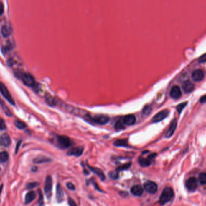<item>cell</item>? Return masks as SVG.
<instances>
[{"label": "cell", "instance_id": "6da1fadb", "mask_svg": "<svg viewBox=\"0 0 206 206\" xmlns=\"http://www.w3.org/2000/svg\"><path fill=\"white\" fill-rule=\"evenodd\" d=\"M174 191L171 188H169V187L165 188L163 190L162 193L160 195V197L159 199L160 204L161 205H163L169 202L174 197Z\"/></svg>", "mask_w": 206, "mask_h": 206}, {"label": "cell", "instance_id": "7a4b0ae2", "mask_svg": "<svg viewBox=\"0 0 206 206\" xmlns=\"http://www.w3.org/2000/svg\"><path fill=\"white\" fill-rule=\"evenodd\" d=\"M0 93H1V94L3 95V97L11 105H15V102L13 100V98L11 96L10 93L9 92L7 87L6 85L3 84L2 82H0Z\"/></svg>", "mask_w": 206, "mask_h": 206}, {"label": "cell", "instance_id": "3957f363", "mask_svg": "<svg viewBox=\"0 0 206 206\" xmlns=\"http://www.w3.org/2000/svg\"><path fill=\"white\" fill-rule=\"evenodd\" d=\"M57 143L60 147L66 149L71 146V141L69 137L64 135L57 137Z\"/></svg>", "mask_w": 206, "mask_h": 206}, {"label": "cell", "instance_id": "277c9868", "mask_svg": "<svg viewBox=\"0 0 206 206\" xmlns=\"http://www.w3.org/2000/svg\"><path fill=\"white\" fill-rule=\"evenodd\" d=\"M52 178L50 176H48L46 178L45 187H44L45 194L48 199H50L52 195Z\"/></svg>", "mask_w": 206, "mask_h": 206}, {"label": "cell", "instance_id": "5b68a950", "mask_svg": "<svg viewBox=\"0 0 206 206\" xmlns=\"http://www.w3.org/2000/svg\"><path fill=\"white\" fill-rule=\"evenodd\" d=\"M21 79L23 83L29 87H33L35 84V80L34 77L29 73H23L21 75Z\"/></svg>", "mask_w": 206, "mask_h": 206}, {"label": "cell", "instance_id": "8992f818", "mask_svg": "<svg viewBox=\"0 0 206 206\" xmlns=\"http://www.w3.org/2000/svg\"><path fill=\"white\" fill-rule=\"evenodd\" d=\"M145 190L149 194H154L157 192L158 187L156 183L151 181H147L144 185Z\"/></svg>", "mask_w": 206, "mask_h": 206}, {"label": "cell", "instance_id": "52a82bcc", "mask_svg": "<svg viewBox=\"0 0 206 206\" xmlns=\"http://www.w3.org/2000/svg\"><path fill=\"white\" fill-rule=\"evenodd\" d=\"M169 111L167 110H163L161 111L160 112H159V113H157L153 119V122L154 123H157L159 121H161V120H164L165 118H167L168 115H169Z\"/></svg>", "mask_w": 206, "mask_h": 206}, {"label": "cell", "instance_id": "ba28073f", "mask_svg": "<svg viewBox=\"0 0 206 206\" xmlns=\"http://www.w3.org/2000/svg\"><path fill=\"white\" fill-rule=\"evenodd\" d=\"M93 121L100 125H105L109 121V117L106 115H97L93 118Z\"/></svg>", "mask_w": 206, "mask_h": 206}, {"label": "cell", "instance_id": "9c48e42d", "mask_svg": "<svg viewBox=\"0 0 206 206\" xmlns=\"http://www.w3.org/2000/svg\"><path fill=\"white\" fill-rule=\"evenodd\" d=\"M186 187L190 191H195L198 187L197 180L195 178L192 177L189 178L186 181Z\"/></svg>", "mask_w": 206, "mask_h": 206}, {"label": "cell", "instance_id": "30bf717a", "mask_svg": "<svg viewBox=\"0 0 206 206\" xmlns=\"http://www.w3.org/2000/svg\"><path fill=\"white\" fill-rule=\"evenodd\" d=\"M171 97L174 99H179L182 96V91L179 87L174 86L170 92Z\"/></svg>", "mask_w": 206, "mask_h": 206}, {"label": "cell", "instance_id": "8fae6325", "mask_svg": "<svg viewBox=\"0 0 206 206\" xmlns=\"http://www.w3.org/2000/svg\"><path fill=\"white\" fill-rule=\"evenodd\" d=\"M83 150L84 149L83 147H76L69 150L67 153V155L70 156L79 157L83 154Z\"/></svg>", "mask_w": 206, "mask_h": 206}, {"label": "cell", "instance_id": "7c38bea8", "mask_svg": "<svg viewBox=\"0 0 206 206\" xmlns=\"http://www.w3.org/2000/svg\"><path fill=\"white\" fill-rule=\"evenodd\" d=\"M204 77V73L201 70H196L192 74V78L194 81L200 82Z\"/></svg>", "mask_w": 206, "mask_h": 206}, {"label": "cell", "instance_id": "4fadbf2b", "mask_svg": "<svg viewBox=\"0 0 206 206\" xmlns=\"http://www.w3.org/2000/svg\"><path fill=\"white\" fill-rule=\"evenodd\" d=\"M182 88H183V91L186 93H191L192 91H194V90L195 88V86L190 81L186 80V81L184 82V83L183 84Z\"/></svg>", "mask_w": 206, "mask_h": 206}, {"label": "cell", "instance_id": "5bb4252c", "mask_svg": "<svg viewBox=\"0 0 206 206\" xmlns=\"http://www.w3.org/2000/svg\"><path fill=\"white\" fill-rule=\"evenodd\" d=\"M10 138L7 134L4 133L0 137V144L1 145L7 147L10 145Z\"/></svg>", "mask_w": 206, "mask_h": 206}, {"label": "cell", "instance_id": "9a60e30c", "mask_svg": "<svg viewBox=\"0 0 206 206\" xmlns=\"http://www.w3.org/2000/svg\"><path fill=\"white\" fill-rule=\"evenodd\" d=\"M177 126V120L175 119L172 121L169 129L166 132L165 137H167V138H169V137H171L174 134V132H175V131L176 129Z\"/></svg>", "mask_w": 206, "mask_h": 206}, {"label": "cell", "instance_id": "2e32d148", "mask_svg": "<svg viewBox=\"0 0 206 206\" xmlns=\"http://www.w3.org/2000/svg\"><path fill=\"white\" fill-rule=\"evenodd\" d=\"M131 192L134 196L140 197L143 194L144 189L140 185H135L131 187Z\"/></svg>", "mask_w": 206, "mask_h": 206}, {"label": "cell", "instance_id": "e0dca14e", "mask_svg": "<svg viewBox=\"0 0 206 206\" xmlns=\"http://www.w3.org/2000/svg\"><path fill=\"white\" fill-rule=\"evenodd\" d=\"M122 121L125 125H127L128 126L133 125L136 122V117L134 115H132V114L127 115L123 117Z\"/></svg>", "mask_w": 206, "mask_h": 206}, {"label": "cell", "instance_id": "ac0fdd59", "mask_svg": "<svg viewBox=\"0 0 206 206\" xmlns=\"http://www.w3.org/2000/svg\"><path fill=\"white\" fill-rule=\"evenodd\" d=\"M63 191L60 184H57L56 187V199L58 202H62L63 198Z\"/></svg>", "mask_w": 206, "mask_h": 206}, {"label": "cell", "instance_id": "d6986e66", "mask_svg": "<svg viewBox=\"0 0 206 206\" xmlns=\"http://www.w3.org/2000/svg\"><path fill=\"white\" fill-rule=\"evenodd\" d=\"M36 194L34 191H31L29 192V193L27 194L25 196V204L30 203L36 198Z\"/></svg>", "mask_w": 206, "mask_h": 206}, {"label": "cell", "instance_id": "ffe728a7", "mask_svg": "<svg viewBox=\"0 0 206 206\" xmlns=\"http://www.w3.org/2000/svg\"><path fill=\"white\" fill-rule=\"evenodd\" d=\"M12 32V30L8 25H4L1 29V34L3 36L7 38L9 36Z\"/></svg>", "mask_w": 206, "mask_h": 206}, {"label": "cell", "instance_id": "44dd1931", "mask_svg": "<svg viewBox=\"0 0 206 206\" xmlns=\"http://www.w3.org/2000/svg\"><path fill=\"white\" fill-rule=\"evenodd\" d=\"M88 167L90 168V169L94 172L95 174H97L98 176H99V177L101 178V179L103 181L105 180V175L103 173V172L98 168H93V167H90V166H88Z\"/></svg>", "mask_w": 206, "mask_h": 206}, {"label": "cell", "instance_id": "7402d4cb", "mask_svg": "<svg viewBox=\"0 0 206 206\" xmlns=\"http://www.w3.org/2000/svg\"><path fill=\"white\" fill-rule=\"evenodd\" d=\"M139 163L140 165L142 167H147L149 166L151 164V161L150 159L148 158H145L143 157H139L138 160Z\"/></svg>", "mask_w": 206, "mask_h": 206}, {"label": "cell", "instance_id": "603a6c76", "mask_svg": "<svg viewBox=\"0 0 206 206\" xmlns=\"http://www.w3.org/2000/svg\"><path fill=\"white\" fill-rule=\"evenodd\" d=\"M114 145L117 147H127L128 146L127 141L126 140H117L114 142Z\"/></svg>", "mask_w": 206, "mask_h": 206}, {"label": "cell", "instance_id": "cb8c5ba5", "mask_svg": "<svg viewBox=\"0 0 206 206\" xmlns=\"http://www.w3.org/2000/svg\"><path fill=\"white\" fill-rule=\"evenodd\" d=\"M9 159V154L6 151L0 153V163H5Z\"/></svg>", "mask_w": 206, "mask_h": 206}, {"label": "cell", "instance_id": "d4e9b609", "mask_svg": "<svg viewBox=\"0 0 206 206\" xmlns=\"http://www.w3.org/2000/svg\"><path fill=\"white\" fill-rule=\"evenodd\" d=\"M124 123H123V121L121 120H119L118 121H117L115 123V128L116 130H121V129H123L125 128L124 127Z\"/></svg>", "mask_w": 206, "mask_h": 206}, {"label": "cell", "instance_id": "484cf974", "mask_svg": "<svg viewBox=\"0 0 206 206\" xmlns=\"http://www.w3.org/2000/svg\"><path fill=\"white\" fill-rule=\"evenodd\" d=\"M198 180L200 184L202 185L206 184V173H201L198 176Z\"/></svg>", "mask_w": 206, "mask_h": 206}, {"label": "cell", "instance_id": "4316f807", "mask_svg": "<svg viewBox=\"0 0 206 206\" xmlns=\"http://www.w3.org/2000/svg\"><path fill=\"white\" fill-rule=\"evenodd\" d=\"M51 160L47 158V157H39V158H36L34 161L36 163H46V162H48L50 161Z\"/></svg>", "mask_w": 206, "mask_h": 206}, {"label": "cell", "instance_id": "83f0119b", "mask_svg": "<svg viewBox=\"0 0 206 206\" xmlns=\"http://www.w3.org/2000/svg\"><path fill=\"white\" fill-rule=\"evenodd\" d=\"M15 124L16 126L19 129H24L26 127V125H25V123L23 121H20V120H16L15 121Z\"/></svg>", "mask_w": 206, "mask_h": 206}, {"label": "cell", "instance_id": "f1b7e54d", "mask_svg": "<svg viewBox=\"0 0 206 206\" xmlns=\"http://www.w3.org/2000/svg\"><path fill=\"white\" fill-rule=\"evenodd\" d=\"M131 165V163H126V164H123V165L121 166H119L118 168H117V171L119 172V171H124V170H127L128 169H129L130 168Z\"/></svg>", "mask_w": 206, "mask_h": 206}, {"label": "cell", "instance_id": "f546056e", "mask_svg": "<svg viewBox=\"0 0 206 206\" xmlns=\"http://www.w3.org/2000/svg\"><path fill=\"white\" fill-rule=\"evenodd\" d=\"M109 176H110V178H112V179H113V180L118 179V176H119V172L117 170L115 171L111 172L109 173Z\"/></svg>", "mask_w": 206, "mask_h": 206}, {"label": "cell", "instance_id": "4dcf8cb0", "mask_svg": "<svg viewBox=\"0 0 206 206\" xmlns=\"http://www.w3.org/2000/svg\"><path fill=\"white\" fill-rule=\"evenodd\" d=\"M152 111V109H151V107L150 106L148 105V106H146L144 109H143V114L144 115H148L149 114V113L151 112Z\"/></svg>", "mask_w": 206, "mask_h": 206}, {"label": "cell", "instance_id": "1f68e13d", "mask_svg": "<svg viewBox=\"0 0 206 206\" xmlns=\"http://www.w3.org/2000/svg\"><path fill=\"white\" fill-rule=\"evenodd\" d=\"M186 104H187V102H184V103H180V105H178L177 106V111L179 113H181V112L183 111V109L184 108V107L186 106Z\"/></svg>", "mask_w": 206, "mask_h": 206}, {"label": "cell", "instance_id": "d6a6232c", "mask_svg": "<svg viewBox=\"0 0 206 206\" xmlns=\"http://www.w3.org/2000/svg\"><path fill=\"white\" fill-rule=\"evenodd\" d=\"M47 102L50 105H56V102H55V100L52 98H48L47 99Z\"/></svg>", "mask_w": 206, "mask_h": 206}, {"label": "cell", "instance_id": "836d02e7", "mask_svg": "<svg viewBox=\"0 0 206 206\" xmlns=\"http://www.w3.org/2000/svg\"><path fill=\"white\" fill-rule=\"evenodd\" d=\"M198 62L200 63H205L206 62V54L200 57L198 59Z\"/></svg>", "mask_w": 206, "mask_h": 206}, {"label": "cell", "instance_id": "e575fe53", "mask_svg": "<svg viewBox=\"0 0 206 206\" xmlns=\"http://www.w3.org/2000/svg\"><path fill=\"white\" fill-rule=\"evenodd\" d=\"M66 186L67 187V189H69L71 190H74L75 189V186L72 183H68L66 184Z\"/></svg>", "mask_w": 206, "mask_h": 206}, {"label": "cell", "instance_id": "d590c367", "mask_svg": "<svg viewBox=\"0 0 206 206\" xmlns=\"http://www.w3.org/2000/svg\"><path fill=\"white\" fill-rule=\"evenodd\" d=\"M37 185H38V184L36 183H29V184H27V189H32V188L36 187Z\"/></svg>", "mask_w": 206, "mask_h": 206}, {"label": "cell", "instance_id": "8d00e7d4", "mask_svg": "<svg viewBox=\"0 0 206 206\" xmlns=\"http://www.w3.org/2000/svg\"><path fill=\"white\" fill-rule=\"evenodd\" d=\"M4 5L2 3L0 2V16H1L4 13Z\"/></svg>", "mask_w": 206, "mask_h": 206}, {"label": "cell", "instance_id": "74e56055", "mask_svg": "<svg viewBox=\"0 0 206 206\" xmlns=\"http://www.w3.org/2000/svg\"><path fill=\"white\" fill-rule=\"evenodd\" d=\"M39 196H40V199L39 201V204L40 205H42V204H43V197H42V192H41V191L40 190H39Z\"/></svg>", "mask_w": 206, "mask_h": 206}, {"label": "cell", "instance_id": "f35d334b", "mask_svg": "<svg viewBox=\"0 0 206 206\" xmlns=\"http://www.w3.org/2000/svg\"><path fill=\"white\" fill-rule=\"evenodd\" d=\"M6 128V125L5 123L3 120H1L0 121V129L1 130H3L5 129Z\"/></svg>", "mask_w": 206, "mask_h": 206}, {"label": "cell", "instance_id": "ab89813d", "mask_svg": "<svg viewBox=\"0 0 206 206\" xmlns=\"http://www.w3.org/2000/svg\"><path fill=\"white\" fill-rule=\"evenodd\" d=\"M68 204H70V205H72V206H74V205H76V203L75 202V201L71 199V198H68Z\"/></svg>", "mask_w": 206, "mask_h": 206}, {"label": "cell", "instance_id": "60d3db41", "mask_svg": "<svg viewBox=\"0 0 206 206\" xmlns=\"http://www.w3.org/2000/svg\"><path fill=\"white\" fill-rule=\"evenodd\" d=\"M200 101L201 103H205L206 102V95H203L200 99Z\"/></svg>", "mask_w": 206, "mask_h": 206}, {"label": "cell", "instance_id": "b9f144b4", "mask_svg": "<svg viewBox=\"0 0 206 206\" xmlns=\"http://www.w3.org/2000/svg\"><path fill=\"white\" fill-rule=\"evenodd\" d=\"M156 155H157L156 154H152L149 155L148 157V158L149 159H153V158H154Z\"/></svg>", "mask_w": 206, "mask_h": 206}, {"label": "cell", "instance_id": "7bdbcfd3", "mask_svg": "<svg viewBox=\"0 0 206 206\" xmlns=\"http://www.w3.org/2000/svg\"><path fill=\"white\" fill-rule=\"evenodd\" d=\"M2 189H3V186H1V187H0V195H1V192H2Z\"/></svg>", "mask_w": 206, "mask_h": 206}, {"label": "cell", "instance_id": "ee69618b", "mask_svg": "<svg viewBox=\"0 0 206 206\" xmlns=\"http://www.w3.org/2000/svg\"><path fill=\"white\" fill-rule=\"evenodd\" d=\"M0 102H1V100H0Z\"/></svg>", "mask_w": 206, "mask_h": 206}, {"label": "cell", "instance_id": "f6af8a7d", "mask_svg": "<svg viewBox=\"0 0 206 206\" xmlns=\"http://www.w3.org/2000/svg\"><path fill=\"white\" fill-rule=\"evenodd\" d=\"M0 171H1V169H0Z\"/></svg>", "mask_w": 206, "mask_h": 206}]
</instances>
